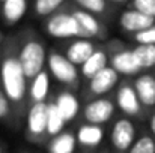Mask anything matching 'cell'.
<instances>
[{
	"mask_svg": "<svg viewBox=\"0 0 155 153\" xmlns=\"http://www.w3.org/2000/svg\"><path fill=\"white\" fill-rule=\"evenodd\" d=\"M108 54L107 51L103 48H97L94 51V54L81 65V75L87 80H91L95 74H98L101 69H104L105 66H108Z\"/></svg>",
	"mask_w": 155,
	"mask_h": 153,
	"instance_id": "19",
	"label": "cell"
},
{
	"mask_svg": "<svg viewBox=\"0 0 155 153\" xmlns=\"http://www.w3.org/2000/svg\"><path fill=\"white\" fill-rule=\"evenodd\" d=\"M45 30L50 36L57 39L80 36V26L75 17L72 15L71 9L69 11L62 9L50 15V18L45 23Z\"/></svg>",
	"mask_w": 155,
	"mask_h": 153,
	"instance_id": "4",
	"label": "cell"
},
{
	"mask_svg": "<svg viewBox=\"0 0 155 153\" xmlns=\"http://www.w3.org/2000/svg\"><path fill=\"white\" fill-rule=\"evenodd\" d=\"M133 38L137 44H154L155 45V26L143 30V32L136 33Z\"/></svg>",
	"mask_w": 155,
	"mask_h": 153,
	"instance_id": "28",
	"label": "cell"
},
{
	"mask_svg": "<svg viewBox=\"0 0 155 153\" xmlns=\"http://www.w3.org/2000/svg\"><path fill=\"white\" fill-rule=\"evenodd\" d=\"M116 102L117 107L120 108L122 113L127 116H134V117H145V108L139 99V95L134 89V84L131 83H124L120 84L117 95H116Z\"/></svg>",
	"mask_w": 155,
	"mask_h": 153,
	"instance_id": "8",
	"label": "cell"
},
{
	"mask_svg": "<svg viewBox=\"0 0 155 153\" xmlns=\"http://www.w3.org/2000/svg\"><path fill=\"white\" fill-rule=\"evenodd\" d=\"M48 69L51 75L60 83L66 84L71 89L78 87V71L75 69V65L63 54H59L56 51H50L47 57Z\"/></svg>",
	"mask_w": 155,
	"mask_h": 153,
	"instance_id": "5",
	"label": "cell"
},
{
	"mask_svg": "<svg viewBox=\"0 0 155 153\" xmlns=\"http://www.w3.org/2000/svg\"><path fill=\"white\" fill-rule=\"evenodd\" d=\"M110 2H113V3H117V5H125L128 0H110Z\"/></svg>",
	"mask_w": 155,
	"mask_h": 153,
	"instance_id": "30",
	"label": "cell"
},
{
	"mask_svg": "<svg viewBox=\"0 0 155 153\" xmlns=\"http://www.w3.org/2000/svg\"><path fill=\"white\" fill-rule=\"evenodd\" d=\"M20 153H30V152H26V150H21Z\"/></svg>",
	"mask_w": 155,
	"mask_h": 153,
	"instance_id": "33",
	"label": "cell"
},
{
	"mask_svg": "<svg viewBox=\"0 0 155 153\" xmlns=\"http://www.w3.org/2000/svg\"><path fill=\"white\" fill-rule=\"evenodd\" d=\"M149 129H151V134L154 135V138H155V111L149 117Z\"/></svg>",
	"mask_w": 155,
	"mask_h": 153,
	"instance_id": "29",
	"label": "cell"
},
{
	"mask_svg": "<svg viewBox=\"0 0 155 153\" xmlns=\"http://www.w3.org/2000/svg\"><path fill=\"white\" fill-rule=\"evenodd\" d=\"M65 3V0H35L33 11L38 17H50Z\"/></svg>",
	"mask_w": 155,
	"mask_h": 153,
	"instance_id": "24",
	"label": "cell"
},
{
	"mask_svg": "<svg viewBox=\"0 0 155 153\" xmlns=\"http://www.w3.org/2000/svg\"><path fill=\"white\" fill-rule=\"evenodd\" d=\"M71 12L80 26V36L78 38H83V39H103V38H105L107 29L97 18V15H94L87 11H83L80 8H74V9H71Z\"/></svg>",
	"mask_w": 155,
	"mask_h": 153,
	"instance_id": "7",
	"label": "cell"
},
{
	"mask_svg": "<svg viewBox=\"0 0 155 153\" xmlns=\"http://www.w3.org/2000/svg\"><path fill=\"white\" fill-rule=\"evenodd\" d=\"M97 50V47H95V44L94 42H91L89 39H83V38H80V39H75L74 42H71L69 45H68V48H66V57L77 66V65H83L92 54H94V51Z\"/></svg>",
	"mask_w": 155,
	"mask_h": 153,
	"instance_id": "15",
	"label": "cell"
},
{
	"mask_svg": "<svg viewBox=\"0 0 155 153\" xmlns=\"http://www.w3.org/2000/svg\"><path fill=\"white\" fill-rule=\"evenodd\" d=\"M26 12V0H3V17L8 23L18 21Z\"/></svg>",
	"mask_w": 155,
	"mask_h": 153,
	"instance_id": "23",
	"label": "cell"
},
{
	"mask_svg": "<svg viewBox=\"0 0 155 153\" xmlns=\"http://www.w3.org/2000/svg\"><path fill=\"white\" fill-rule=\"evenodd\" d=\"M60 114L63 116L65 122H71L77 117L78 110H80V102L77 99V96L68 90H63L57 95V98L54 99Z\"/></svg>",
	"mask_w": 155,
	"mask_h": 153,
	"instance_id": "16",
	"label": "cell"
},
{
	"mask_svg": "<svg viewBox=\"0 0 155 153\" xmlns=\"http://www.w3.org/2000/svg\"><path fill=\"white\" fill-rule=\"evenodd\" d=\"M110 63H111L110 66H113L122 75L131 77V75H137L139 72H142V69L139 68V65L136 62L133 50H128L124 47L113 51V54L110 56Z\"/></svg>",
	"mask_w": 155,
	"mask_h": 153,
	"instance_id": "12",
	"label": "cell"
},
{
	"mask_svg": "<svg viewBox=\"0 0 155 153\" xmlns=\"http://www.w3.org/2000/svg\"><path fill=\"white\" fill-rule=\"evenodd\" d=\"M119 72L113 66H105L89 80V95L101 96L108 93L117 83Z\"/></svg>",
	"mask_w": 155,
	"mask_h": 153,
	"instance_id": "11",
	"label": "cell"
},
{
	"mask_svg": "<svg viewBox=\"0 0 155 153\" xmlns=\"http://www.w3.org/2000/svg\"><path fill=\"white\" fill-rule=\"evenodd\" d=\"M0 153H2V152H0Z\"/></svg>",
	"mask_w": 155,
	"mask_h": 153,
	"instance_id": "34",
	"label": "cell"
},
{
	"mask_svg": "<svg viewBox=\"0 0 155 153\" xmlns=\"http://www.w3.org/2000/svg\"><path fill=\"white\" fill-rule=\"evenodd\" d=\"M74 3L78 5L80 9L87 11L94 15H100V17L111 15V5H108L107 0H74Z\"/></svg>",
	"mask_w": 155,
	"mask_h": 153,
	"instance_id": "22",
	"label": "cell"
},
{
	"mask_svg": "<svg viewBox=\"0 0 155 153\" xmlns=\"http://www.w3.org/2000/svg\"><path fill=\"white\" fill-rule=\"evenodd\" d=\"M18 41L11 38L5 42L0 50V80L6 96L14 107L18 119L26 114L27 116V77L23 71V66L18 59Z\"/></svg>",
	"mask_w": 155,
	"mask_h": 153,
	"instance_id": "1",
	"label": "cell"
},
{
	"mask_svg": "<svg viewBox=\"0 0 155 153\" xmlns=\"http://www.w3.org/2000/svg\"><path fill=\"white\" fill-rule=\"evenodd\" d=\"M136 62L142 71L155 68V45L154 44H137L133 48Z\"/></svg>",
	"mask_w": 155,
	"mask_h": 153,
	"instance_id": "20",
	"label": "cell"
},
{
	"mask_svg": "<svg viewBox=\"0 0 155 153\" xmlns=\"http://www.w3.org/2000/svg\"><path fill=\"white\" fill-rule=\"evenodd\" d=\"M128 153H155V138L151 134H142L134 144L131 146V149Z\"/></svg>",
	"mask_w": 155,
	"mask_h": 153,
	"instance_id": "26",
	"label": "cell"
},
{
	"mask_svg": "<svg viewBox=\"0 0 155 153\" xmlns=\"http://www.w3.org/2000/svg\"><path fill=\"white\" fill-rule=\"evenodd\" d=\"M130 6L155 18V0H131Z\"/></svg>",
	"mask_w": 155,
	"mask_h": 153,
	"instance_id": "27",
	"label": "cell"
},
{
	"mask_svg": "<svg viewBox=\"0 0 155 153\" xmlns=\"http://www.w3.org/2000/svg\"><path fill=\"white\" fill-rule=\"evenodd\" d=\"M114 153H128L136 141V126L128 117H120L114 122L110 134Z\"/></svg>",
	"mask_w": 155,
	"mask_h": 153,
	"instance_id": "6",
	"label": "cell"
},
{
	"mask_svg": "<svg viewBox=\"0 0 155 153\" xmlns=\"http://www.w3.org/2000/svg\"><path fill=\"white\" fill-rule=\"evenodd\" d=\"M83 153H97V152H95V150L92 149V150H89V152H83Z\"/></svg>",
	"mask_w": 155,
	"mask_h": 153,
	"instance_id": "31",
	"label": "cell"
},
{
	"mask_svg": "<svg viewBox=\"0 0 155 153\" xmlns=\"http://www.w3.org/2000/svg\"><path fill=\"white\" fill-rule=\"evenodd\" d=\"M18 59L27 80H33L44 69V63L47 60L44 42L35 38V35H26L18 50Z\"/></svg>",
	"mask_w": 155,
	"mask_h": 153,
	"instance_id": "2",
	"label": "cell"
},
{
	"mask_svg": "<svg viewBox=\"0 0 155 153\" xmlns=\"http://www.w3.org/2000/svg\"><path fill=\"white\" fill-rule=\"evenodd\" d=\"M134 89L139 95L145 110L155 108V77L151 74H142L134 81Z\"/></svg>",
	"mask_w": 155,
	"mask_h": 153,
	"instance_id": "13",
	"label": "cell"
},
{
	"mask_svg": "<svg viewBox=\"0 0 155 153\" xmlns=\"http://www.w3.org/2000/svg\"><path fill=\"white\" fill-rule=\"evenodd\" d=\"M30 87H29V98L30 105L35 102H42L47 99L48 90H50V77L45 69H42L33 80H30Z\"/></svg>",
	"mask_w": 155,
	"mask_h": 153,
	"instance_id": "18",
	"label": "cell"
},
{
	"mask_svg": "<svg viewBox=\"0 0 155 153\" xmlns=\"http://www.w3.org/2000/svg\"><path fill=\"white\" fill-rule=\"evenodd\" d=\"M47 122H48V102H35L29 107L26 138L33 144H47Z\"/></svg>",
	"mask_w": 155,
	"mask_h": 153,
	"instance_id": "3",
	"label": "cell"
},
{
	"mask_svg": "<svg viewBox=\"0 0 155 153\" xmlns=\"http://www.w3.org/2000/svg\"><path fill=\"white\" fill-rule=\"evenodd\" d=\"M114 114V104L107 98H98L87 102L83 108V119L86 123L104 125Z\"/></svg>",
	"mask_w": 155,
	"mask_h": 153,
	"instance_id": "9",
	"label": "cell"
},
{
	"mask_svg": "<svg viewBox=\"0 0 155 153\" xmlns=\"http://www.w3.org/2000/svg\"><path fill=\"white\" fill-rule=\"evenodd\" d=\"M65 119L60 114L56 102H48V122H47V135L48 140H51L53 137L59 135L60 132H63V126H65Z\"/></svg>",
	"mask_w": 155,
	"mask_h": 153,
	"instance_id": "21",
	"label": "cell"
},
{
	"mask_svg": "<svg viewBox=\"0 0 155 153\" xmlns=\"http://www.w3.org/2000/svg\"><path fill=\"white\" fill-rule=\"evenodd\" d=\"M77 135H74L71 131H63L59 135L53 137L47 143V152L48 153H74L77 146Z\"/></svg>",
	"mask_w": 155,
	"mask_h": 153,
	"instance_id": "17",
	"label": "cell"
},
{
	"mask_svg": "<svg viewBox=\"0 0 155 153\" xmlns=\"http://www.w3.org/2000/svg\"><path fill=\"white\" fill-rule=\"evenodd\" d=\"M100 153H110V152H108V150H105V149H104V150H101V152H100Z\"/></svg>",
	"mask_w": 155,
	"mask_h": 153,
	"instance_id": "32",
	"label": "cell"
},
{
	"mask_svg": "<svg viewBox=\"0 0 155 153\" xmlns=\"http://www.w3.org/2000/svg\"><path fill=\"white\" fill-rule=\"evenodd\" d=\"M119 26L122 27V30L128 32V33H139V32H143L149 27L155 26V18L154 17H149L137 9H127L120 14L119 17Z\"/></svg>",
	"mask_w": 155,
	"mask_h": 153,
	"instance_id": "10",
	"label": "cell"
},
{
	"mask_svg": "<svg viewBox=\"0 0 155 153\" xmlns=\"http://www.w3.org/2000/svg\"><path fill=\"white\" fill-rule=\"evenodd\" d=\"M0 120L2 122H12L15 125H18V122H20L18 116L15 114V111L12 108V104L9 101V98L6 96L3 89H0Z\"/></svg>",
	"mask_w": 155,
	"mask_h": 153,
	"instance_id": "25",
	"label": "cell"
},
{
	"mask_svg": "<svg viewBox=\"0 0 155 153\" xmlns=\"http://www.w3.org/2000/svg\"><path fill=\"white\" fill-rule=\"evenodd\" d=\"M104 137V129L101 125H94V123H84L78 128L77 131V141L80 146H83L84 149H95L97 146H100V143L103 141Z\"/></svg>",
	"mask_w": 155,
	"mask_h": 153,
	"instance_id": "14",
	"label": "cell"
}]
</instances>
